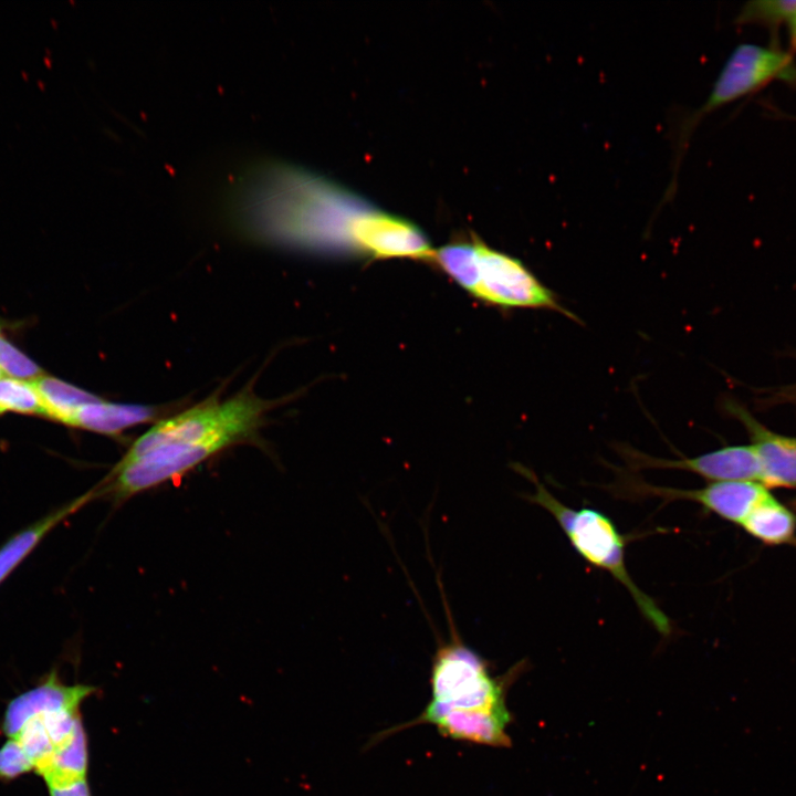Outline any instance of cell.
<instances>
[{
    "mask_svg": "<svg viewBox=\"0 0 796 796\" xmlns=\"http://www.w3.org/2000/svg\"><path fill=\"white\" fill-rule=\"evenodd\" d=\"M223 203L228 219L247 237L329 258L374 260L388 217L348 188L276 160L240 170Z\"/></svg>",
    "mask_w": 796,
    "mask_h": 796,
    "instance_id": "1",
    "label": "cell"
},
{
    "mask_svg": "<svg viewBox=\"0 0 796 796\" xmlns=\"http://www.w3.org/2000/svg\"><path fill=\"white\" fill-rule=\"evenodd\" d=\"M274 402L251 389L209 398L164 418L138 437L101 484L124 500L179 478L206 460L255 437Z\"/></svg>",
    "mask_w": 796,
    "mask_h": 796,
    "instance_id": "2",
    "label": "cell"
},
{
    "mask_svg": "<svg viewBox=\"0 0 796 796\" xmlns=\"http://www.w3.org/2000/svg\"><path fill=\"white\" fill-rule=\"evenodd\" d=\"M516 470L533 482L535 491L526 499L546 510L559 524L576 552L589 564L608 572L631 595L640 614L662 636L672 631L668 616L632 580L625 562L626 537L604 513L589 507L572 509L556 499L536 474L519 465Z\"/></svg>",
    "mask_w": 796,
    "mask_h": 796,
    "instance_id": "3",
    "label": "cell"
},
{
    "mask_svg": "<svg viewBox=\"0 0 796 796\" xmlns=\"http://www.w3.org/2000/svg\"><path fill=\"white\" fill-rule=\"evenodd\" d=\"M443 599L449 638L437 647L431 666V701L410 725L428 724L449 711H505L506 685L521 672L519 662L500 678L492 677L489 663L459 636Z\"/></svg>",
    "mask_w": 796,
    "mask_h": 796,
    "instance_id": "4",
    "label": "cell"
},
{
    "mask_svg": "<svg viewBox=\"0 0 796 796\" xmlns=\"http://www.w3.org/2000/svg\"><path fill=\"white\" fill-rule=\"evenodd\" d=\"M774 81L796 85L793 53L777 45L742 43L729 55L706 101L683 123L678 158L694 126L706 114L760 91Z\"/></svg>",
    "mask_w": 796,
    "mask_h": 796,
    "instance_id": "5",
    "label": "cell"
},
{
    "mask_svg": "<svg viewBox=\"0 0 796 796\" xmlns=\"http://www.w3.org/2000/svg\"><path fill=\"white\" fill-rule=\"evenodd\" d=\"M474 247L472 297L501 308H547L577 320L519 259L489 247L475 234Z\"/></svg>",
    "mask_w": 796,
    "mask_h": 796,
    "instance_id": "6",
    "label": "cell"
},
{
    "mask_svg": "<svg viewBox=\"0 0 796 796\" xmlns=\"http://www.w3.org/2000/svg\"><path fill=\"white\" fill-rule=\"evenodd\" d=\"M616 489L627 498L656 496L666 502L690 500L722 519L740 525L752 510L769 494L763 484L746 481L713 482L701 489L685 490L651 485L632 479L631 481L626 480Z\"/></svg>",
    "mask_w": 796,
    "mask_h": 796,
    "instance_id": "7",
    "label": "cell"
},
{
    "mask_svg": "<svg viewBox=\"0 0 796 796\" xmlns=\"http://www.w3.org/2000/svg\"><path fill=\"white\" fill-rule=\"evenodd\" d=\"M631 469H678L714 482L746 481L763 484L764 472L753 444L731 446L693 458L661 459L626 447L621 450Z\"/></svg>",
    "mask_w": 796,
    "mask_h": 796,
    "instance_id": "8",
    "label": "cell"
},
{
    "mask_svg": "<svg viewBox=\"0 0 796 796\" xmlns=\"http://www.w3.org/2000/svg\"><path fill=\"white\" fill-rule=\"evenodd\" d=\"M727 409L750 433L751 444L755 447L763 465V485L796 489V438L768 430L736 404L727 405Z\"/></svg>",
    "mask_w": 796,
    "mask_h": 796,
    "instance_id": "9",
    "label": "cell"
},
{
    "mask_svg": "<svg viewBox=\"0 0 796 796\" xmlns=\"http://www.w3.org/2000/svg\"><path fill=\"white\" fill-rule=\"evenodd\" d=\"M92 691L93 688L87 685L62 684L55 673H51L44 683L10 702L3 731L9 737L15 739L29 720L56 711L77 710L81 701Z\"/></svg>",
    "mask_w": 796,
    "mask_h": 796,
    "instance_id": "10",
    "label": "cell"
},
{
    "mask_svg": "<svg viewBox=\"0 0 796 796\" xmlns=\"http://www.w3.org/2000/svg\"><path fill=\"white\" fill-rule=\"evenodd\" d=\"M511 714L505 711H449L433 718L434 725L443 736L495 747H510L512 741L505 729Z\"/></svg>",
    "mask_w": 796,
    "mask_h": 796,
    "instance_id": "11",
    "label": "cell"
},
{
    "mask_svg": "<svg viewBox=\"0 0 796 796\" xmlns=\"http://www.w3.org/2000/svg\"><path fill=\"white\" fill-rule=\"evenodd\" d=\"M158 415L159 409L153 406L114 402L100 397L81 409L73 428L116 438L132 427L154 421Z\"/></svg>",
    "mask_w": 796,
    "mask_h": 796,
    "instance_id": "12",
    "label": "cell"
},
{
    "mask_svg": "<svg viewBox=\"0 0 796 796\" xmlns=\"http://www.w3.org/2000/svg\"><path fill=\"white\" fill-rule=\"evenodd\" d=\"M100 494L93 488L66 505L43 516L11 536L0 546V584L27 558L38 544L62 521Z\"/></svg>",
    "mask_w": 796,
    "mask_h": 796,
    "instance_id": "13",
    "label": "cell"
},
{
    "mask_svg": "<svg viewBox=\"0 0 796 796\" xmlns=\"http://www.w3.org/2000/svg\"><path fill=\"white\" fill-rule=\"evenodd\" d=\"M32 383L39 394L44 417L72 428L81 409L100 398V396L46 374Z\"/></svg>",
    "mask_w": 796,
    "mask_h": 796,
    "instance_id": "14",
    "label": "cell"
},
{
    "mask_svg": "<svg viewBox=\"0 0 796 796\" xmlns=\"http://www.w3.org/2000/svg\"><path fill=\"white\" fill-rule=\"evenodd\" d=\"M741 526L753 537L771 545L789 543L796 533V519L782 503L767 494Z\"/></svg>",
    "mask_w": 796,
    "mask_h": 796,
    "instance_id": "15",
    "label": "cell"
},
{
    "mask_svg": "<svg viewBox=\"0 0 796 796\" xmlns=\"http://www.w3.org/2000/svg\"><path fill=\"white\" fill-rule=\"evenodd\" d=\"M86 767V739L80 721L71 740L54 751L40 775L44 777L49 787L57 786L85 778Z\"/></svg>",
    "mask_w": 796,
    "mask_h": 796,
    "instance_id": "16",
    "label": "cell"
},
{
    "mask_svg": "<svg viewBox=\"0 0 796 796\" xmlns=\"http://www.w3.org/2000/svg\"><path fill=\"white\" fill-rule=\"evenodd\" d=\"M6 412L44 417L39 394L32 381L0 378V416Z\"/></svg>",
    "mask_w": 796,
    "mask_h": 796,
    "instance_id": "17",
    "label": "cell"
},
{
    "mask_svg": "<svg viewBox=\"0 0 796 796\" xmlns=\"http://www.w3.org/2000/svg\"><path fill=\"white\" fill-rule=\"evenodd\" d=\"M795 15L796 0H757L743 6L736 22L778 29L788 25Z\"/></svg>",
    "mask_w": 796,
    "mask_h": 796,
    "instance_id": "18",
    "label": "cell"
},
{
    "mask_svg": "<svg viewBox=\"0 0 796 796\" xmlns=\"http://www.w3.org/2000/svg\"><path fill=\"white\" fill-rule=\"evenodd\" d=\"M23 751L40 774L50 762L55 748L40 716L29 720L17 737Z\"/></svg>",
    "mask_w": 796,
    "mask_h": 796,
    "instance_id": "19",
    "label": "cell"
},
{
    "mask_svg": "<svg viewBox=\"0 0 796 796\" xmlns=\"http://www.w3.org/2000/svg\"><path fill=\"white\" fill-rule=\"evenodd\" d=\"M4 326V325H3ZM0 326V371L10 378L34 381L45 373L25 353L11 343Z\"/></svg>",
    "mask_w": 796,
    "mask_h": 796,
    "instance_id": "20",
    "label": "cell"
},
{
    "mask_svg": "<svg viewBox=\"0 0 796 796\" xmlns=\"http://www.w3.org/2000/svg\"><path fill=\"white\" fill-rule=\"evenodd\" d=\"M33 768L20 743L11 739L0 748V776L14 778Z\"/></svg>",
    "mask_w": 796,
    "mask_h": 796,
    "instance_id": "21",
    "label": "cell"
},
{
    "mask_svg": "<svg viewBox=\"0 0 796 796\" xmlns=\"http://www.w3.org/2000/svg\"><path fill=\"white\" fill-rule=\"evenodd\" d=\"M51 796H90L85 778L72 783L50 786Z\"/></svg>",
    "mask_w": 796,
    "mask_h": 796,
    "instance_id": "22",
    "label": "cell"
},
{
    "mask_svg": "<svg viewBox=\"0 0 796 796\" xmlns=\"http://www.w3.org/2000/svg\"><path fill=\"white\" fill-rule=\"evenodd\" d=\"M788 30H789V39H790L792 46L796 51V15L789 22Z\"/></svg>",
    "mask_w": 796,
    "mask_h": 796,
    "instance_id": "23",
    "label": "cell"
},
{
    "mask_svg": "<svg viewBox=\"0 0 796 796\" xmlns=\"http://www.w3.org/2000/svg\"><path fill=\"white\" fill-rule=\"evenodd\" d=\"M6 325L4 321L0 317V326Z\"/></svg>",
    "mask_w": 796,
    "mask_h": 796,
    "instance_id": "24",
    "label": "cell"
},
{
    "mask_svg": "<svg viewBox=\"0 0 796 796\" xmlns=\"http://www.w3.org/2000/svg\"><path fill=\"white\" fill-rule=\"evenodd\" d=\"M1 377H2V374H1V371H0V378H1Z\"/></svg>",
    "mask_w": 796,
    "mask_h": 796,
    "instance_id": "25",
    "label": "cell"
}]
</instances>
